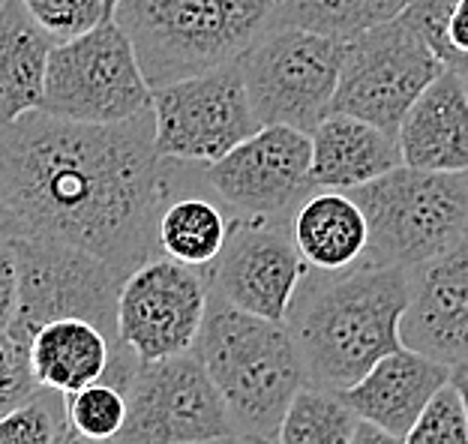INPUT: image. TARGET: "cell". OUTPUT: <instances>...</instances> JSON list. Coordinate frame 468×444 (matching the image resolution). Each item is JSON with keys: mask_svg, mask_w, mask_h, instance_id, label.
<instances>
[{"mask_svg": "<svg viewBox=\"0 0 468 444\" xmlns=\"http://www.w3.org/2000/svg\"><path fill=\"white\" fill-rule=\"evenodd\" d=\"M313 142L292 126H261L214 165H205V181L243 219L276 222L292 217L313 193Z\"/></svg>", "mask_w": 468, "mask_h": 444, "instance_id": "cell-13", "label": "cell"}, {"mask_svg": "<svg viewBox=\"0 0 468 444\" xmlns=\"http://www.w3.org/2000/svg\"><path fill=\"white\" fill-rule=\"evenodd\" d=\"M273 16L271 0H121L112 18L156 90L238 63Z\"/></svg>", "mask_w": 468, "mask_h": 444, "instance_id": "cell-4", "label": "cell"}, {"mask_svg": "<svg viewBox=\"0 0 468 444\" xmlns=\"http://www.w3.org/2000/svg\"><path fill=\"white\" fill-rule=\"evenodd\" d=\"M67 432V406L55 390H39L25 406L0 418V444H60Z\"/></svg>", "mask_w": 468, "mask_h": 444, "instance_id": "cell-27", "label": "cell"}, {"mask_svg": "<svg viewBox=\"0 0 468 444\" xmlns=\"http://www.w3.org/2000/svg\"><path fill=\"white\" fill-rule=\"evenodd\" d=\"M21 6L55 46L90 34L114 16L109 0H21Z\"/></svg>", "mask_w": 468, "mask_h": 444, "instance_id": "cell-28", "label": "cell"}, {"mask_svg": "<svg viewBox=\"0 0 468 444\" xmlns=\"http://www.w3.org/2000/svg\"><path fill=\"white\" fill-rule=\"evenodd\" d=\"M402 444H468V418L451 382L432 396Z\"/></svg>", "mask_w": 468, "mask_h": 444, "instance_id": "cell-29", "label": "cell"}, {"mask_svg": "<svg viewBox=\"0 0 468 444\" xmlns=\"http://www.w3.org/2000/svg\"><path fill=\"white\" fill-rule=\"evenodd\" d=\"M351 444H402V439L390 436V432L372 427V424H364V420H360L357 429H355V439H351Z\"/></svg>", "mask_w": 468, "mask_h": 444, "instance_id": "cell-32", "label": "cell"}, {"mask_svg": "<svg viewBox=\"0 0 468 444\" xmlns=\"http://www.w3.org/2000/svg\"><path fill=\"white\" fill-rule=\"evenodd\" d=\"M117 4H121V0H109V6H112V9H114Z\"/></svg>", "mask_w": 468, "mask_h": 444, "instance_id": "cell-37", "label": "cell"}, {"mask_svg": "<svg viewBox=\"0 0 468 444\" xmlns=\"http://www.w3.org/2000/svg\"><path fill=\"white\" fill-rule=\"evenodd\" d=\"M451 382V366L435 364L409 348H397L369 369L357 385H351L343 403L355 415L397 439H406L414 420L432 403V396Z\"/></svg>", "mask_w": 468, "mask_h": 444, "instance_id": "cell-17", "label": "cell"}, {"mask_svg": "<svg viewBox=\"0 0 468 444\" xmlns=\"http://www.w3.org/2000/svg\"><path fill=\"white\" fill-rule=\"evenodd\" d=\"M193 352L226 403L234 436L252 444H276L285 411L306 385L289 324L240 312L210 294Z\"/></svg>", "mask_w": 468, "mask_h": 444, "instance_id": "cell-3", "label": "cell"}, {"mask_svg": "<svg viewBox=\"0 0 468 444\" xmlns=\"http://www.w3.org/2000/svg\"><path fill=\"white\" fill-rule=\"evenodd\" d=\"M13 247L18 259V310L9 333L21 345H27L42 324L58 319L90 322L121 345L117 294L123 280L109 264L58 240L18 238Z\"/></svg>", "mask_w": 468, "mask_h": 444, "instance_id": "cell-9", "label": "cell"}, {"mask_svg": "<svg viewBox=\"0 0 468 444\" xmlns=\"http://www.w3.org/2000/svg\"><path fill=\"white\" fill-rule=\"evenodd\" d=\"M60 444H105V441H88V439H81V436H76V432H67V439H63Z\"/></svg>", "mask_w": 468, "mask_h": 444, "instance_id": "cell-36", "label": "cell"}, {"mask_svg": "<svg viewBox=\"0 0 468 444\" xmlns=\"http://www.w3.org/2000/svg\"><path fill=\"white\" fill-rule=\"evenodd\" d=\"M207 270L210 294L240 312L285 324L310 268L282 226L238 219L219 259Z\"/></svg>", "mask_w": 468, "mask_h": 444, "instance_id": "cell-14", "label": "cell"}, {"mask_svg": "<svg viewBox=\"0 0 468 444\" xmlns=\"http://www.w3.org/2000/svg\"><path fill=\"white\" fill-rule=\"evenodd\" d=\"M409 301V270L357 268L315 273L301 282L289 312L306 385L346 394L381 357L397 352L399 319Z\"/></svg>", "mask_w": 468, "mask_h": 444, "instance_id": "cell-2", "label": "cell"}, {"mask_svg": "<svg viewBox=\"0 0 468 444\" xmlns=\"http://www.w3.org/2000/svg\"><path fill=\"white\" fill-rule=\"evenodd\" d=\"M39 394L27 361V345H21L13 333H0V418L25 406Z\"/></svg>", "mask_w": 468, "mask_h": 444, "instance_id": "cell-30", "label": "cell"}, {"mask_svg": "<svg viewBox=\"0 0 468 444\" xmlns=\"http://www.w3.org/2000/svg\"><path fill=\"white\" fill-rule=\"evenodd\" d=\"M441 72L444 67L423 37L399 16L346 42L331 114L357 118L397 139L402 118Z\"/></svg>", "mask_w": 468, "mask_h": 444, "instance_id": "cell-8", "label": "cell"}, {"mask_svg": "<svg viewBox=\"0 0 468 444\" xmlns=\"http://www.w3.org/2000/svg\"><path fill=\"white\" fill-rule=\"evenodd\" d=\"M63 406H67V424L76 436L105 444H114L126 427V415H130L126 394L112 382H97L76 390V394L63 396Z\"/></svg>", "mask_w": 468, "mask_h": 444, "instance_id": "cell-26", "label": "cell"}, {"mask_svg": "<svg viewBox=\"0 0 468 444\" xmlns=\"http://www.w3.org/2000/svg\"><path fill=\"white\" fill-rule=\"evenodd\" d=\"M397 147L402 165L418 172H468V88L444 69L399 123Z\"/></svg>", "mask_w": 468, "mask_h": 444, "instance_id": "cell-18", "label": "cell"}, {"mask_svg": "<svg viewBox=\"0 0 468 444\" xmlns=\"http://www.w3.org/2000/svg\"><path fill=\"white\" fill-rule=\"evenodd\" d=\"M409 0H282L273 21L306 34L351 42L406 13Z\"/></svg>", "mask_w": 468, "mask_h": 444, "instance_id": "cell-23", "label": "cell"}, {"mask_svg": "<svg viewBox=\"0 0 468 444\" xmlns=\"http://www.w3.org/2000/svg\"><path fill=\"white\" fill-rule=\"evenodd\" d=\"M210 306L205 270L165 256L147 259L121 282L117 340L135 361H165L193 352Z\"/></svg>", "mask_w": 468, "mask_h": 444, "instance_id": "cell-12", "label": "cell"}, {"mask_svg": "<svg viewBox=\"0 0 468 444\" xmlns=\"http://www.w3.org/2000/svg\"><path fill=\"white\" fill-rule=\"evenodd\" d=\"M402 16L444 69L468 76V0H409Z\"/></svg>", "mask_w": 468, "mask_h": 444, "instance_id": "cell-25", "label": "cell"}, {"mask_svg": "<svg viewBox=\"0 0 468 444\" xmlns=\"http://www.w3.org/2000/svg\"><path fill=\"white\" fill-rule=\"evenodd\" d=\"M348 196L369 226L364 268L411 270L468 238V172L441 174L397 165Z\"/></svg>", "mask_w": 468, "mask_h": 444, "instance_id": "cell-5", "label": "cell"}, {"mask_svg": "<svg viewBox=\"0 0 468 444\" xmlns=\"http://www.w3.org/2000/svg\"><path fill=\"white\" fill-rule=\"evenodd\" d=\"M18 310V259L13 240L0 243V333H9Z\"/></svg>", "mask_w": 468, "mask_h": 444, "instance_id": "cell-31", "label": "cell"}, {"mask_svg": "<svg viewBox=\"0 0 468 444\" xmlns=\"http://www.w3.org/2000/svg\"><path fill=\"white\" fill-rule=\"evenodd\" d=\"M123 394L130 415L114 444H193L234 436L226 403L196 352L135 361Z\"/></svg>", "mask_w": 468, "mask_h": 444, "instance_id": "cell-11", "label": "cell"}, {"mask_svg": "<svg viewBox=\"0 0 468 444\" xmlns=\"http://www.w3.org/2000/svg\"><path fill=\"white\" fill-rule=\"evenodd\" d=\"M27 361L39 390L69 396L97 382H112L123 390L135 357L112 343L97 324L81 319H58L42 324L27 343Z\"/></svg>", "mask_w": 468, "mask_h": 444, "instance_id": "cell-16", "label": "cell"}, {"mask_svg": "<svg viewBox=\"0 0 468 444\" xmlns=\"http://www.w3.org/2000/svg\"><path fill=\"white\" fill-rule=\"evenodd\" d=\"M51 48L55 42L27 16L21 0H4L0 6V126L42 109Z\"/></svg>", "mask_w": 468, "mask_h": 444, "instance_id": "cell-21", "label": "cell"}, {"mask_svg": "<svg viewBox=\"0 0 468 444\" xmlns=\"http://www.w3.org/2000/svg\"><path fill=\"white\" fill-rule=\"evenodd\" d=\"M399 343L444 366L468 361V238L409 270Z\"/></svg>", "mask_w": 468, "mask_h": 444, "instance_id": "cell-15", "label": "cell"}, {"mask_svg": "<svg viewBox=\"0 0 468 444\" xmlns=\"http://www.w3.org/2000/svg\"><path fill=\"white\" fill-rule=\"evenodd\" d=\"M154 90L138 67L133 42L114 18L51 48L42 109L76 123H123L151 111Z\"/></svg>", "mask_w": 468, "mask_h": 444, "instance_id": "cell-7", "label": "cell"}, {"mask_svg": "<svg viewBox=\"0 0 468 444\" xmlns=\"http://www.w3.org/2000/svg\"><path fill=\"white\" fill-rule=\"evenodd\" d=\"M313 186L351 193L402 165L397 139L346 114H327L310 132Z\"/></svg>", "mask_w": 468, "mask_h": 444, "instance_id": "cell-19", "label": "cell"}, {"mask_svg": "<svg viewBox=\"0 0 468 444\" xmlns=\"http://www.w3.org/2000/svg\"><path fill=\"white\" fill-rule=\"evenodd\" d=\"M451 385H453L456 394H460L463 408H465V418H468V361L451 366Z\"/></svg>", "mask_w": 468, "mask_h": 444, "instance_id": "cell-34", "label": "cell"}, {"mask_svg": "<svg viewBox=\"0 0 468 444\" xmlns=\"http://www.w3.org/2000/svg\"><path fill=\"white\" fill-rule=\"evenodd\" d=\"M289 235L315 273H343L367 256L369 226L360 205L339 189H313L292 214Z\"/></svg>", "mask_w": 468, "mask_h": 444, "instance_id": "cell-20", "label": "cell"}, {"mask_svg": "<svg viewBox=\"0 0 468 444\" xmlns=\"http://www.w3.org/2000/svg\"><path fill=\"white\" fill-rule=\"evenodd\" d=\"M346 42L273 25L238 60L261 126H292L310 135L336 97Z\"/></svg>", "mask_w": 468, "mask_h": 444, "instance_id": "cell-6", "label": "cell"}, {"mask_svg": "<svg viewBox=\"0 0 468 444\" xmlns=\"http://www.w3.org/2000/svg\"><path fill=\"white\" fill-rule=\"evenodd\" d=\"M231 226L234 222L217 202L205 196H180L163 205L156 219V249L177 264L205 270L219 259Z\"/></svg>", "mask_w": 468, "mask_h": 444, "instance_id": "cell-22", "label": "cell"}, {"mask_svg": "<svg viewBox=\"0 0 468 444\" xmlns=\"http://www.w3.org/2000/svg\"><path fill=\"white\" fill-rule=\"evenodd\" d=\"M193 444H252V441L240 439V436H229V439H214V441H193Z\"/></svg>", "mask_w": 468, "mask_h": 444, "instance_id": "cell-35", "label": "cell"}, {"mask_svg": "<svg viewBox=\"0 0 468 444\" xmlns=\"http://www.w3.org/2000/svg\"><path fill=\"white\" fill-rule=\"evenodd\" d=\"M163 163L151 111L112 126L30 111L0 126V196L21 235L90 252L121 280L156 252Z\"/></svg>", "mask_w": 468, "mask_h": 444, "instance_id": "cell-1", "label": "cell"}, {"mask_svg": "<svg viewBox=\"0 0 468 444\" xmlns=\"http://www.w3.org/2000/svg\"><path fill=\"white\" fill-rule=\"evenodd\" d=\"M18 238H25V235H21L18 219H16L13 210H9V205L4 202V196H0V243L18 240Z\"/></svg>", "mask_w": 468, "mask_h": 444, "instance_id": "cell-33", "label": "cell"}, {"mask_svg": "<svg viewBox=\"0 0 468 444\" xmlns=\"http://www.w3.org/2000/svg\"><path fill=\"white\" fill-rule=\"evenodd\" d=\"M0 6H4V0H0Z\"/></svg>", "mask_w": 468, "mask_h": 444, "instance_id": "cell-40", "label": "cell"}, {"mask_svg": "<svg viewBox=\"0 0 468 444\" xmlns=\"http://www.w3.org/2000/svg\"><path fill=\"white\" fill-rule=\"evenodd\" d=\"M360 418L343 396L303 385L285 411L276 444H351Z\"/></svg>", "mask_w": 468, "mask_h": 444, "instance_id": "cell-24", "label": "cell"}, {"mask_svg": "<svg viewBox=\"0 0 468 444\" xmlns=\"http://www.w3.org/2000/svg\"><path fill=\"white\" fill-rule=\"evenodd\" d=\"M465 88H468V76H465Z\"/></svg>", "mask_w": 468, "mask_h": 444, "instance_id": "cell-39", "label": "cell"}, {"mask_svg": "<svg viewBox=\"0 0 468 444\" xmlns=\"http://www.w3.org/2000/svg\"><path fill=\"white\" fill-rule=\"evenodd\" d=\"M151 114L156 153L201 168L214 165L261 130L238 63L156 88Z\"/></svg>", "mask_w": 468, "mask_h": 444, "instance_id": "cell-10", "label": "cell"}, {"mask_svg": "<svg viewBox=\"0 0 468 444\" xmlns=\"http://www.w3.org/2000/svg\"><path fill=\"white\" fill-rule=\"evenodd\" d=\"M271 4H273V6H280V4H282V0H271Z\"/></svg>", "mask_w": 468, "mask_h": 444, "instance_id": "cell-38", "label": "cell"}]
</instances>
